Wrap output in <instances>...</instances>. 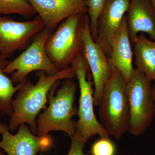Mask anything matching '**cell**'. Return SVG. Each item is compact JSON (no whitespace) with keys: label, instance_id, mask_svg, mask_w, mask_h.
Instances as JSON below:
<instances>
[{"label":"cell","instance_id":"ffe728a7","mask_svg":"<svg viewBox=\"0 0 155 155\" xmlns=\"http://www.w3.org/2000/svg\"><path fill=\"white\" fill-rule=\"evenodd\" d=\"M71 139V147L67 155H91L89 152L87 153L84 152L86 143L78 131L76 130L75 134Z\"/></svg>","mask_w":155,"mask_h":155},{"label":"cell","instance_id":"30bf717a","mask_svg":"<svg viewBox=\"0 0 155 155\" xmlns=\"http://www.w3.org/2000/svg\"><path fill=\"white\" fill-rule=\"evenodd\" d=\"M2 135L0 148L8 155H36L48 151L54 143L51 135L37 136L25 124L20 125L16 134L8 129Z\"/></svg>","mask_w":155,"mask_h":155},{"label":"cell","instance_id":"52a82bcc","mask_svg":"<svg viewBox=\"0 0 155 155\" xmlns=\"http://www.w3.org/2000/svg\"><path fill=\"white\" fill-rule=\"evenodd\" d=\"M53 32V31L48 28L43 29L23 52L9 62L4 72L6 74H12L11 79L13 83H22L33 71H43L48 75H54L60 71L46 51V43Z\"/></svg>","mask_w":155,"mask_h":155},{"label":"cell","instance_id":"7a4b0ae2","mask_svg":"<svg viewBox=\"0 0 155 155\" xmlns=\"http://www.w3.org/2000/svg\"><path fill=\"white\" fill-rule=\"evenodd\" d=\"M72 79H64L55 94L61 80L50 90L48 95L49 105L37 122L38 135H47L52 131H63L70 138L75 134L76 122L72 119L78 113L74 106L77 85Z\"/></svg>","mask_w":155,"mask_h":155},{"label":"cell","instance_id":"7402d4cb","mask_svg":"<svg viewBox=\"0 0 155 155\" xmlns=\"http://www.w3.org/2000/svg\"><path fill=\"white\" fill-rule=\"evenodd\" d=\"M152 94L153 98L155 101V81L153 86Z\"/></svg>","mask_w":155,"mask_h":155},{"label":"cell","instance_id":"e0dca14e","mask_svg":"<svg viewBox=\"0 0 155 155\" xmlns=\"http://www.w3.org/2000/svg\"><path fill=\"white\" fill-rule=\"evenodd\" d=\"M36 14L27 0H0V16L16 14L28 19Z\"/></svg>","mask_w":155,"mask_h":155},{"label":"cell","instance_id":"4fadbf2b","mask_svg":"<svg viewBox=\"0 0 155 155\" xmlns=\"http://www.w3.org/2000/svg\"><path fill=\"white\" fill-rule=\"evenodd\" d=\"M131 46L139 32L155 41V8L152 0H131L125 15Z\"/></svg>","mask_w":155,"mask_h":155},{"label":"cell","instance_id":"ba28073f","mask_svg":"<svg viewBox=\"0 0 155 155\" xmlns=\"http://www.w3.org/2000/svg\"><path fill=\"white\" fill-rule=\"evenodd\" d=\"M45 28L44 23L38 15L24 22L0 17V55L8 59L16 51L25 50Z\"/></svg>","mask_w":155,"mask_h":155},{"label":"cell","instance_id":"ac0fdd59","mask_svg":"<svg viewBox=\"0 0 155 155\" xmlns=\"http://www.w3.org/2000/svg\"><path fill=\"white\" fill-rule=\"evenodd\" d=\"M106 0H87V5L90 20V28L92 36L95 41L97 38V19Z\"/></svg>","mask_w":155,"mask_h":155},{"label":"cell","instance_id":"9c48e42d","mask_svg":"<svg viewBox=\"0 0 155 155\" xmlns=\"http://www.w3.org/2000/svg\"><path fill=\"white\" fill-rule=\"evenodd\" d=\"M83 53L92 74L94 86V104L98 106L105 84L110 73L109 58L98 44L94 40L90 28L89 16L83 34Z\"/></svg>","mask_w":155,"mask_h":155},{"label":"cell","instance_id":"2e32d148","mask_svg":"<svg viewBox=\"0 0 155 155\" xmlns=\"http://www.w3.org/2000/svg\"><path fill=\"white\" fill-rule=\"evenodd\" d=\"M9 62L0 55V112L11 117L13 112L11 105L12 98L23 82L14 86L11 79L6 75L4 69Z\"/></svg>","mask_w":155,"mask_h":155},{"label":"cell","instance_id":"8fae6325","mask_svg":"<svg viewBox=\"0 0 155 155\" xmlns=\"http://www.w3.org/2000/svg\"><path fill=\"white\" fill-rule=\"evenodd\" d=\"M43 21L45 28L52 31L70 16L87 14V0H27Z\"/></svg>","mask_w":155,"mask_h":155},{"label":"cell","instance_id":"8992f818","mask_svg":"<svg viewBox=\"0 0 155 155\" xmlns=\"http://www.w3.org/2000/svg\"><path fill=\"white\" fill-rule=\"evenodd\" d=\"M71 66L78 80L80 91L76 130L80 134L85 143L94 136L99 135L100 137L109 136L95 115L94 82L88 76L89 67L83 52L76 57Z\"/></svg>","mask_w":155,"mask_h":155},{"label":"cell","instance_id":"5b68a950","mask_svg":"<svg viewBox=\"0 0 155 155\" xmlns=\"http://www.w3.org/2000/svg\"><path fill=\"white\" fill-rule=\"evenodd\" d=\"M152 81L138 68L134 69L130 80L125 84L129 106L127 131L139 137L152 124L155 116V101L152 94Z\"/></svg>","mask_w":155,"mask_h":155},{"label":"cell","instance_id":"3957f363","mask_svg":"<svg viewBox=\"0 0 155 155\" xmlns=\"http://www.w3.org/2000/svg\"><path fill=\"white\" fill-rule=\"evenodd\" d=\"M110 67V73L98 105L99 121L109 135L119 140L128 130L129 106L126 81L117 68Z\"/></svg>","mask_w":155,"mask_h":155},{"label":"cell","instance_id":"d6986e66","mask_svg":"<svg viewBox=\"0 0 155 155\" xmlns=\"http://www.w3.org/2000/svg\"><path fill=\"white\" fill-rule=\"evenodd\" d=\"M89 152L91 155H116V147L109 136L100 137L92 145Z\"/></svg>","mask_w":155,"mask_h":155},{"label":"cell","instance_id":"cb8c5ba5","mask_svg":"<svg viewBox=\"0 0 155 155\" xmlns=\"http://www.w3.org/2000/svg\"><path fill=\"white\" fill-rule=\"evenodd\" d=\"M152 2L153 4V5L155 8V0H152Z\"/></svg>","mask_w":155,"mask_h":155},{"label":"cell","instance_id":"9a60e30c","mask_svg":"<svg viewBox=\"0 0 155 155\" xmlns=\"http://www.w3.org/2000/svg\"><path fill=\"white\" fill-rule=\"evenodd\" d=\"M133 47L137 68L155 81V41L150 40L141 32L137 36Z\"/></svg>","mask_w":155,"mask_h":155},{"label":"cell","instance_id":"7c38bea8","mask_svg":"<svg viewBox=\"0 0 155 155\" xmlns=\"http://www.w3.org/2000/svg\"><path fill=\"white\" fill-rule=\"evenodd\" d=\"M131 0H106L97 22L95 41L108 58L110 57V41L127 13Z\"/></svg>","mask_w":155,"mask_h":155},{"label":"cell","instance_id":"5bb4252c","mask_svg":"<svg viewBox=\"0 0 155 155\" xmlns=\"http://www.w3.org/2000/svg\"><path fill=\"white\" fill-rule=\"evenodd\" d=\"M110 65H113L120 71L127 82L130 80L133 68V52L127 28L126 16L122 19L119 28L111 38Z\"/></svg>","mask_w":155,"mask_h":155},{"label":"cell","instance_id":"277c9868","mask_svg":"<svg viewBox=\"0 0 155 155\" xmlns=\"http://www.w3.org/2000/svg\"><path fill=\"white\" fill-rule=\"evenodd\" d=\"M87 14L70 16L58 25L48 39L45 50L48 57L59 71L69 65L83 51L84 29Z\"/></svg>","mask_w":155,"mask_h":155},{"label":"cell","instance_id":"603a6c76","mask_svg":"<svg viewBox=\"0 0 155 155\" xmlns=\"http://www.w3.org/2000/svg\"><path fill=\"white\" fill-rule=\"evenodd\" d=\"M0 155H6L5 153L3 152L1 148H0Z\"/></svg>","mask_w":155,"mask_h":155},{"label":"cell","instance_id":"44dd1931","mask_svg":"<svg viewBox=\"0 0 155 155\" xmlns=\"http://www.w3.org/2000/svg\"><path fill=\"white\" fill-rule=\"evenodd\" d=\"M8 129V126L0 122V134H1L4 133Z\"/></svg>","mask_w":155,"mask_h":155},{"label":"cell","instance_id":"6da1fadb","mask_svg":"<svg viewBox=\"0 0 155 155\" xmlns=\"http://www.w3.org/2000/svg\"><path fill=\"white\" fill-rule=\"evenodd\" d=\"M36 84L25 80L17 92V97L11 102L13 114L10 117L8 128L14 132L20 125L27 124L34 134H37L36 116L42 109L45 108L48 95L54 84L61 79L73 78L75 72L68 66L53 75H46L41 71Z\"/></svg>","mask_w":155,"mask_h":155}]
</instances>
